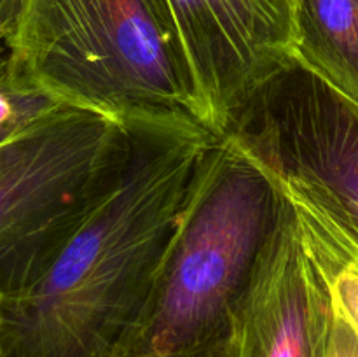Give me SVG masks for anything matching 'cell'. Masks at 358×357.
<instances>
[{"label":"cell","instance_id":"obj_1","mask_svg":"<svg viewBox=\"0 0 358 357\" xmlns=\"http://www.w3.org/2000/svg\"><path fill=\"white\" fill-rule=\"evenodd\" d=\"M219 135L185 125H131L129 146L48 268L0 298L6 357H107L131 328Z\"/></svg>","mask_w":358,"mask_h":357},{"label":"cell","instance_id":"obj_2","mask_svg":"<svg viewBox=\"0 0 358 357\" xmlns=\"http://www.w3.org/2000/svg\"><path fill=\"white\" fill-rule=\"evenodd\" d=\"M6 46L66 107L212 133L166 0H13Z\"/></svg>","mask_w":358,"mask_h":357},{"label":"cell","instance_id":"obj_3","mask_svg":"<svg viewBox=\"0 0 358 357\" xmlns=\"http://www.w3.org/2000/svg\"><path fill=\"white\" fill-rule=\"evenodd\" d=\"M282 195L229 136H217L131 328L107 357H163L224 343L271 237Z\"/></svg>","mask_w":358,"mask_h":357},{"label":"cell","instance_id":"obj_4","mask_svg":"<svg viewBox=\"0 0 358 357\" xmlns=\"http://www.w3.org/2000/svg\"><path fill=\"white\" fill-rule=\"evenodd\" d=\"M128 146L129 126L72 107L0 146V298L48 268Z\"/></svg>","mask_w":358,"mask_h":357},{"label":"cell","instance_id":"obj_5","mask_svg":"<svg viewBox=\"0 0 358 357\" xmlns=\"http://www.w3.org/2000/svg\"><path fill=\"white\" fill-rule=\"evenodd\" d=\"M224 135L275 181L358 226V108L317 76L287 63L248 94Z\"/></svg>","mask_w":358,"mask_h":357},{"label":"cell","instance_id":"obj_6","mask_svg":"<svg viewBox=\"0 0 358 357\" xmlns=\"http://www.w3.org/2000/svg\"><path fill=\"white\" fill-rule=\"evenodd\" d=\"M212 133L222 136L248 94L292 62L285 0H166Z\"/></svg>","mask_w":358,"mask_h":357},{"label":"cell","instance_id":"obj_7","mask_svg":"<svg viewBox=\"0 0 358 357\" xmlns=\"http://www.w3.org/2000/svg\"><path fill=\"white\" fill-rule=\"evenodd\" d=\"M331 324L327 289L282 196L278 223L231 315L227 357H324Z\"/></svg>","mask_w":358,"mask_h":357},{"label":"cell","instance_id":"obj_8","mask_svg":"<svg viewBox=\"0 0 358 357\" xmlns=\"http://www.w3.org/2000/svg\"><path fill=\"white\" fill-rule=\"evenodd\" d=\"M275 184L292 209L332 312L358 336V226L318 196L285 182Z\"/></svg>","mask_w":358,"mask_h":357},{"label":"cell","instance_id":"obj_9","mask_svg":"<svg viewBox=\"0 0 358 357\" xmlns=\"http://www.w3.org/2000/svg\"><path fill=\"white\" fill-rule=\"evenodd\" d=\"M292 62L358 108V0H297Z\"/></svg>","mask_w":358,"mask_h":357},{"label":"cell","instance_id":"obj_10","mask_svg":"<svg viewBox=\"0 0 358 357\" xmlns=\"http://www.w3.org/2000/svg\"><path fill=\"white\" fill-rule=\"evenodd\" d=\"M66 108L35 86L10 63L7 51L0 56V146L23 135Z\"/></svg>","mask_w":358,"mask_h":357},{"label":"cell","instance_id":"obj_11","mask_svg":"<svg viewBox=\"0 0 358 357\" xmlns=\"http://www.w3.org/2000/svg\"><path fill=\"white\" fill-rule=\"evenodd\" d=\"M324 357H358V336L334 312Z\"/></svg>","mask_w":358,"mask_h":357},{"label":"cell","instance_id":"obj_12","mask_svg":"<svg viewBox=\"0 0 358 357\" xmlns=\"http://www.w3.org/2000/svg\"><path fill=\"white\" fill-rule=\"evenodd\" d=\"M163 357H227L226 342L219 343V345L206 346V349H201V350H194V352L173 354V356H163Z\"/></svg>","mask_w":358,"mask_h":357},{"label":"cell","instance_id":"obj_13","mask_svg":"<svg viewBox=\"0 0 358 357\" xmlns=\"http://www.w3.org/2000/svg\"><path fill=\"white\" fill-rule=\"evenodd\" d=\"M9 24H10L9 9L0 2V52H3L7 49L6 38H7V31H9Z\"/></svg>","mask_w":358,"mask_h":357},{"label":"cell","instance_id":"obj_14","mask_svg":"<svg viewBox=\"0 0 358 357\" xmlns=\"http://www.w3.org/2000/svg\"><path fill=\"white\" fill-rule=\"evenodd\" d=\"M285 2H289V4H290V6H292V7H294V6H296V2H297V0H285Z\"/></svg>","mask_w":358,"mask_h":357},{"label":"cell","instance_id":"obj_15","mask_svg":"<svg viewBox=\"0 0 358 357\" xmlns=\"http://www.w3.org/2000/svg\"><path fill=\"white\" fill-rule=\"evenodd\" d=\"M0 2L6 4V6H7V4H9V6H10V2H13V0H0Z\"/></svg>","mask_w":358,"mask_h":357},{"label":"cell","instance_id":"obj_16","mask_svg":"<svg viewBox=\"0 0 358 357\" xmlns=\"http://www.w3.org/2000/svg\"><path fill=\"white\" fill-rule=\"evenodd\" d=\"M0 357H6V356H3V354H2V349H0Z\"/></svg>","mask_w":358,"mask_h":357}]
</instances>
